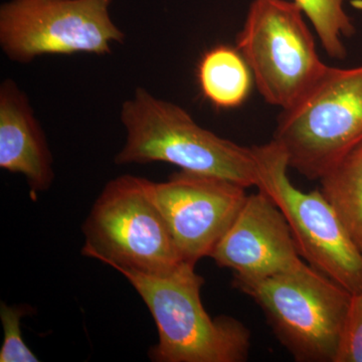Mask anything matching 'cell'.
<instances>
[{
	"label": "cell",
	"instance_id": "6da1fadb",
	"mask_svg": "<svg viewBox=\"0 0 362 362\" xmlns=\"http://www.w3.org/2000/svg\"><path fill=\"white\" fill-rule=\"evenodd\" d=\"M126 141L117 165L165 162L181 170L225 178L242 187L259 182L252 147L242 146L204 129L185 109L137 88L121 107Z\"/></svg>",
	"mask_w": 362,
	"mask_h": 362
},
{
	"label": "cell",
	"instance_id": "7a4b0ae2",
	"mask_svg": "<svg viewBox=\"0 0 362 362\" xmlns=\"http://www.w3.org/2000/svg\"><path fill=\"white\" fill-rule=\"evenodd\" d=\"M185 265L168 276L118 270L148 307L158 331L149 350L156 362H245L251 331L230 316H209L201 298L204 279Z\"/></svg>",
	"mask_w": 362,
	"mask_h": 362
},
{
	"label": "cell",
	"instance_id": "3957f363",
	"mask_svg": "<svg viewBox=\"0 0 362 362\" xmlns=\"http://www.w3.org/2000/svg\"><path fill=\"white\" fill-rule=\"evenodd\" d=\"M156 182L133 175L109 181L83 226L82 254L111 268L168 276L185 265L162 214Z\"/></svg>",
	"mask_w": 362,
	"mask_h": 362
},
{
	"label": "cell",
	"instance_id": "277c9868",
	"mask_svg": "<svg viewBox=\"0 0 362 362\" xmlns=\"http://www.w3.org/2000/svg\"><path fill=\"white\" fill-rule=\"evenodd\" d=\"M273 140L290 168L320 180L362 143V66H328L299 101L281 110Z\"/></svg>",
	"mask_w": 362,
	"mask_h": 362
},
{
	"label": "cell",
	"instance_id": "5b68a950",
	"mask_svg": "<svg viewBox=\"0 0 362 362\" xmlns=\"http://www.w3.org/2000/svg\"><path fill=\"white\" fill-rule=\"evenodd\" d=\"M251 297L275 337L298 362H334L351 295L304 263L256 281L233 282Z\"/></svg>",
	"mask_w": 362,
	"mask_h": 362
},
{
	"label": "cell",
	"instance_id": "8992f818",
	"mask_svg": "<svg viewBox=\"0 0 362 362\" xmlns=\"http://www.w3.org/2000/svg\"><path fill=\"white\" fill-rule=\"evenodd\" d=\"M305 16L295 1L252 0L235 40L259 95L281 110L299 101L328 66Z\"/></svg>",
	"mask_w": 362,
	"mask_h": 362
},
{
	"label": "cell",
	"instance_id": "52a82bcc",
	"mask_svg": "<svg viewBox=\"0 0 362 362\" xmlns=\"http://www.w3.org/2000/svg\"><path fill=\"white\" fill-rule=\"evenodd\" d=\"M252 148L257 188L284 214L301 258L350 294L362 292V254L321 190L303 192L292 185L287 154L275 140Z\"/></svg>",
	"mask_w": 362,
	"mask_h": 362
},
{
	"label": "cell",
	"instance_id": "ba28073f",
	"mask_svg": "<svg viewBox=\"0 0 362 362\" xmlns=\"http://www.w3.org/2000/svg\"><path fill=\"white\" fill-rule=\"evenodd\" d=\"M113 0H9L0 6V47L20 64L49 54H110L125 33L112 20Z\"/></svg>",
	"mask_w": 362,
	"mask_h": 362
},
{
	"label": "cell",
	"instance_id": "9c48e42d",
	"mask_svg": "<svg viewBox=\"0 0 362 362\" xmlns=\"http://www.w3.org/2000/svg\"><path fill=\"white\" fill-rule=\"evenodd\" d=\"M225 178L180 170L156 185V199L185 263L211 257L247 197Z\"/></svg>",
	"mask_w": 362,
	"mask_h": 362
},
{
	"label": "cell",
	"instance_id": "30bf717a",
	"mask_svg": "<svg viewBox=\"0 0 362 362\" xmlns=\"http://www.w3.org/2000/svg\"><path fill=\"white\" fill-rule=\"evenodd\" d=\"M211 258L233 272V282L261 280L305 263L284 214L259 189L247 195Z\"/></svg>",
	"mask_w": 362,
	"mask_h": 362
},
{
	"label": "cell",
	"instance_id": "8fae6325",
	"mask_svg": "<svg viewBox=\"0 0 362 362\" xmlns=\"http://www.w3.org/2000/svg\"><path fill=\"white\" fill-rule=\"evenodd\" d=\"M52 156L25 92L13 78L0 84V168L25 176L33 194L54 182Z\"/></svg>",
	"mask_w": 362,
	"mask_h": 362
},
{
	"label": "cell",
	"instance_id": "7c38bea8",
	"mask_svg": "<svg viewBox=\"0 0 362 362\" xmlns=\"http://www.w3.org/2000/svg\"><path fill=\"white\" fill-rule=\"evenodd\" d=\"M252 71L238 49L218 45L202 57L197 78L204 98L216 108L240 106L249 97Z\"/></svg>",
	"mask_w": 362,
	"mask_h": 362
},
{
	"label": "cell",
	"instance_id": "4fadbf2b",
	"mask_svg": "<svg viewBox=\"0 0 362 362\" xmlns=\"http://www.w3.org/2000/svg\"><path fill=\"white\" fill-rule=\"evenodd\" d=\"M319 181V189L362 254V143Z\"/></svg>",
	"mask_w": 362,
	"mask_h": 362
},
{
	"label": "cell",
	"instance_id": "5bb4252c",
	"mask_svg": "<svg viewBox=\"0 0 362 362\" xmlns=\"http://www.w3.org/2000/svg\"><path fill=\"white\" fill-rule=\"evenodd\" d=\"M301 7L306 18L311 21L324 51L330 58L344 59L347 51L344 39L356 33L354 23L346 11V0H293Z\"/></svg>",
	"mask_w": 362,
	"mask_h": 362
},
{
	"label": "cell",
	"instance_id": "9a60e30c",
	"mask_svg": "<svg viewBox=\"0 0 362 362\" xmlns=\"http://www.w3.org/2000/svg\"><path fill=\"white\" fill-rule=\"evenodd\" d=\"M32 310L25 305L8 306L4 302L0 304V319L4 334L0 349V362L40 361L21 337V319Z\"/></svg>",
	"mask_w": 362,
	"mask_h": 362
},
{
	"label": "cell",
	"instance_id": "2e32d148",
	"mask_svg": "<svg viewBox=\"0 0 362 362\" xmlns=\"http://www.w3.org/2000/svg\"><path fill=\"white\" fill-rule=\"evenodd\" d=\"M334 362H362V292L351 295Z\"/></svg>",
	"mask_w": 362,
	"mask_h": 362
}]
</instances>
